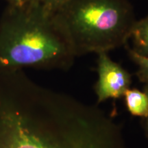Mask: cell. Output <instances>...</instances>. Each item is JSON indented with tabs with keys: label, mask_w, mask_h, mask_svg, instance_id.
Returning <instances> with one entry per match:
<instances>
[{
	"label": "cell",
	"mask_w": 148,
	"mask_h": 148,
	"mask_svg": "<svg viewBox=\"0 0 148 148\" xmlns=\"http://www.w3.org/2000/svg\"><path fill=\"white\" fill-rule=\"evenodd\" d=\"M75 58L55 14L42 0L8 5L0 18V73L24 68L67 70Z\"/></svg>",
	"instance_id": "cell-1"
},
{
	"label": "cell",
	"mask_w": 148,
	"mask_h": 148,
	"mask_svg": "<svg viewBox=\"0 0 148 148\" xmlns=\"http://www.w3.org/2000/svg\"><path fill=\"white\" fill-rule=\"evenodd\" d=\"M53 13L76 57L124 47L137 21L129 0H66Z\"/></svg>",
	"instance_id": "cell-2"
},
{
	"label": "cell",
	"mask_w": 148,
	"mask_h": 148,
	"mask_svg": "<svg viewBox=\"0 0 148 148\" xmlns=\"http://www.w3.org/2000/svg\"><path fill=\"white\" fill-rule=\"evenodd\" d=\"M29 148H102L65 93L47 91L38 109Z\"/></svg>",
	"instance_id": "cell-3"
},
{
	"label": "cell",
	"mask_w": 148,
	"mask_h": 148,
	"mask_svg": "<svg viewBox=\"0 0 148 148\" xmlns=\"http://www.w3.org/2000/svg\"><path fill=\"white\" fill-rule=\"evenodd\" d=\"M98 78L95 84L97 103L108 99H119L130 88L132 75L110 58L108 52L97 53Z\"/></svg>",
	"instance_id": "cell-4"
},
{
	"label": "cell",
	"mask_w": 148,
	"mask_h": 148,
	"mask_svg": "<svg viewBox=\"0 0 148 148\" xmlns=\"http://www.w3.org/2000/svg\"><path fill=\"white\" fill-rule=\"evenodd\" d=\"M123 97L127 110L132 115L143 119L148 117V97L143 90L129 88Z\"/></svg>",
	"instance_id": "cell-5"
},
{
	"label": "cell",
	"mask_w": 148,
	"mask_h": 148,
	"mask_svg": "<svg viewBox=\"0 0 148 148\" xmlns=\"http://www.w3.org/2000/svg\"><path fill=\"white\" fill-rule=\"evenodd\" d=\"M130 38L133 49L140 54L148 56V14L140 20H137L133 27Z\"/></svg>",
	"instance_id": "cell-6"
},
{
	"label": "cell",
	"mask_w": 148,
	"mask_h": 148,
	"mask_svg": "<svg viewBox=\"0 0 148 148\" xmlns=\"http://www.w3.org/2000/svg\"><path fill=\"white\" fill-rule=\"evenodd\" d=\"M124 47L126 49L130 58L138 66V69L136 72V77L140 82L144 84H148V56L137 53L128 45V43L125 45Z\"/></svg>",
	"instance_id": "cell-7"
},
{
	"label": "cell",
	"mask_w": 148,
	"mask_h": 148,
	"mask_svg": "<svg viewBox=\"0 0 148 148\" xmlns=\"http://www.w3.org/2000/svg\"><path fill=\"white\" fill-rule=\"evenodd\" d=\"M66 0H42V3L47 10L55 12Z\"/></svg>",
	"instance_id": "cell-8"
},
{
	"label": "cell",
	"mask_w": 148,
	"mask_h": 148,
	"mask_svg": "<svg viewBox=\"0 0 148 148\" xmlns=\"http://www.w3.org/2000/svg\"><path fill=\"white\" fill-rule=\"evenodd\" d=\"M29 1V0H7L9 5H16V6H20V5L25 4Z\"/></svg>",
	"instance_id": "cell-9"
},
{
	"label": "cell",
	"mask_w": 148,
	"mask_h": 148,
	"mask_svg": "<svg viewBox=\"0 0 148 148\" xmlns=\"http://www.w3.org/2000/svg\"><path fill=\"white\" fill-rule=\"evenodd\" d=\"M143 119H144V127H145V134L148 137V117Z\"/></svg>",
	"instance_id": "cell-10"
},
{
	"label": "cell",
	"mask_w": 148,
	"mask_h": 148,
	"mask_svg": "<svg viewBox=\"0 0 148 148\" xmlns=\"http://www.w3.org/2000/svg\"><path fill=\"white\" fill-rule=\"evenodd\" d=\"M143 91L145 92L148 97V84H144L143 86Z\"/></svg>",
	"instance_id": "cell-11"
}]
</instances>
